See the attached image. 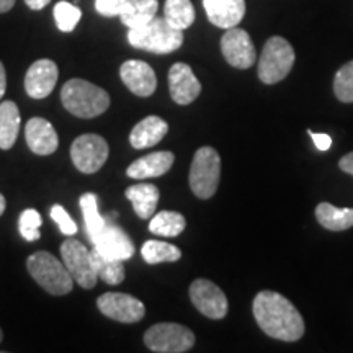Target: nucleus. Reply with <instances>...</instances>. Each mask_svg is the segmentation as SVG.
Listing matches in <instances>:
<instances>
[{"instance_id": "nucleus-1", "label": "nucleus", "mask_w": 353, "mask_h": 353, "mask_svg": "<svg viewBox=\"0 0 353 353\" xmlns=\"http://www.w3.org/2000/svg\"><path fill=\"white\" fill-rule=\"evenodd\" d=\"M259 327L268 337L281 342H296L304 334V321L293 303L276 291H260L252 304Z\"/></svg>"}, {"instance_id": "nucleus-2", "label": "nucleus", "mask_w": 353, "mask_h": 353, "mask_svg": "<svg viewBox=\"0 0 353 353\" xmlns=\"http://www.w3.org/2000/svg\"><path fill=\"white\" fill-rule=\"evenodd\" d=\"M61 101L70 114L77 118H95L110 107L107 90L83 79H70L61 88Z\"/></svg>"}, {"instance_id": "nucleus-3", "label": "nucleus", "mask_w": 353, "mask_h": 353, "mask_svg": "<svg viewBox=\"0 0 353 353\" xmlns=\"http://www.w3.org/2000/svg\"><path fill=\"white\" fill-rule=\"evenodd\" d=\"M128 41L136 50L154 54H169L183 44V32L172 26L165 19L154 17L149 23L130 30Z\"/></svg>"}, {"instance_id": "nucleus-4", "label": "nucleus", "mask_w": 353, "mask_h": 353, "mask_svg": "<svg viewBox=\"0 0 353 353\" xmlns=\"http://www.w3.org/2000/svg\"><path fill=\"white\" fill-rule=\"evenodd\" d=\"M26 268L33 280L52 296H64L72 291L74 278L61 260L50 252H34L26 260Z\"/></svg>"}, {"instance_id": "nucleus-5", "label": "nucleus", "mask_w": 353, "mask_h": 353, "mask_svg": "<svg viewBox=\"0 0 353 353\" xmlns=\"http://www.w3.org/2000/svg\"><path fill=\"white\" fill-rule=\"evenodd\" d=\"M221 176V157L216 149L205 145L195 152L190 167V188L201 200L216 193Z\"/></svg>"}, {"instance_id": "nucleus-6", "label": "nucleus", "mask_w": 353, "mask_h": 353, "mask_svg": "<svg viewBox=\"0 0 353 353\" xmlns=\"http://www.w3.org/2000/svg\"><path fill=\"white\" fill-rule=\"evenodd\" d=\"M294 65L293 46L281 37H273L265 43L259 59V79L267 85L276 83L288 76Z\"/></svg>"}, {"instance_id": "nucleus-7", "label": "nucleus", "mask_w": 353, "mask_h": 353, "mask_svg": "<svg viewBox=\"0 0 353 353\" xmlns=\"http://www.w3.org/2000/svg\"><path fill=\"white\" fill-rule=\"evenodd\" d=\"M144 343L157 353H183L195 345V334L175 322H161L145 330Z\"/></svg>"}, {"instance_id": "nucleus-8", "label": "nucleus", "mask_w": 353, "mask_h": 353, "mask_svg": "<svg viewBox=\"0 0 353 353\" xmlns=\"http://www.w3.org/2000/svg\"><path fill=\"white\" fill-rule=\"evenodd\" d=\"M108 143L99 134H82L70 145V159L82 174H95L108 159Z\"/></svg>"}, {"instance_id": "nucleus-9", "label": "nucleus", "mask_w": 353, "mask_h": 353, "mask_svg": "<svg viewBox=\"0 0 353 353\" xmlns=\"http://www.w3.org/2000/svg\"><path fill=\"white\" fill-rule=\"evenodd\" d=\"M61 255H63L64 265L68 268L74 281L83 290L95 288L99 276H97L94 262H92L90 250L82 242L76 239H68L61 245Z\"/></svg>"}, {"instance_id": "nucleus-10", "label": "nucleus", "mask_w": 353, "mask_h": 353, "mask_svg": "<svg viewBox=\"0 0 353 353\" xmlns=\"http://www.w3.org/2000/svg\"><path fill=\"white\" fill-rule=\"evenodd\" d=\"M190 299L193 306L210 319H223L228 314V298L213 281L198 278L190 285Z\"/></svg>"}, {"instance_id": "nucleus-11", "label": "nucleus", "mask_w": 353, "mask_h": 353, "mask_svg": "<svg viewBox=\"0 0 353 353\" xmlns=\"http://www.w3.org/2000/svg\"><path fill=\"white\" fill-rule=\"evenodd\" d=\"M221 51L224 59L236 69H249L257 61V51L252 38L245 30L232 26L221 38Z\"/></svg>"}, {"instance_id": "nucleus-12", "label": "nucleus", "mask_w": 353, "mask_h": 353, "mask_svg": "<svg viewBox=\"0 0 353 353\" xmlns=\"http://www.w3.org/2000/svg\"><path fill=\"white\" fill-rule=\"evenodd\" d=\"M97 306L103 316L110 319L134 324L145 316V306L138 298L126 293H105L97 299Z\"/></svg>"}, {"instance_id": "nucleus-13", "label": "nucleus", "mask_w": 353, "mask_h": 353, "mask_svg": "<svg viewBox=\"0 0 353 353\" xmlns=\"http://www.w3.org/2000/svg\"><path fill=\"white\" fill-rule=\"evenodd\" d=\"M92 241H94L97 252L107 259L125 262L134 255V244L131 237L121 228L113 226V224H107Z\"/></svg>"}, {"instance_id": "nucleus-14", "label": "nucleus", "mask_w": 353, "mask_h": 353, "mask_svg": "<svg viewBox=\"0 0 353 353\" xmlns=\"http://www.w3.org/2000/svg\"><path fill=\"white\" fill-rule=\"evenodd\" d=\"M59 69L54 61L38 59L37 63L30 65L28 72L25 76V90L32 99L43 100L54 90Z\"/></svg>"}, {"instance_id": "nucleus-15", "label": "nucleus", "mask_w": 353, "mask_h": 353, "mask_svg": "<svg viewBox=\"0 0 353 353\" xmlns=\"http://www.w3.org/2000/svg\"><path fill=\"white\" fill-rule=\"evenodd\" d=\"M120 77L125 85L138 97H151L157 88L154 69L144 61L130 59L121 64Z\"/></svg>"}, {"instance_id": "nucleus-16", "label": "nucleus", "mask_w": 353, "mask_h": 353, "mask_svg": "<svg viewBox=\"0 0 353 353\" xmlns=\"http://www.w3.org/2000/svg\"><path fill=\"white\" fill-rule=\"evenodd\" d=\"M169 90L175 103L190 105L201 94V83L188 64L176 63L169 70Z\"/></svg>"}, {"instance_id": "nucleus-17", "label": "nucleus", "mask_w": 353, "mask_h": 353, "mask_svg": "<svg viewBox=\"0 0 353 353\" xmlns=\"http://www.w3.org/2000/svg\"><path fill=\"white\" fill-rule=\"evenodd\" d=\"M25 138L30 151L38 156H50L59 148V136H57L54 126L39 117H34L26 123Z\"/></svg>"}, {"instance_id": "nucleus-18", "label": "nucleus", "mask_w": 353, "mask_h": 353, "mask_svg": "<svg viewBox=\"0 0 353 353\" xmlns=\"http://www.w3.org/2000/svg\"><path fill=\"white\" fill-rule=\"evenodd\" d=\"M208 20L218 28L237 26L245 15V0H203Z\"/></svg>"}, {"instance_id": "nucleus-19", "label": "nucleus", "mask_w": 353, "mask_h": 353, "mask_svg": "<svg viewBox=\"0 0 353 353\" xmlns=\"http://www.w3.org/2000/svg\"><path fill=\"white\" fill-rule=\"evenodd\" d=\"M175 156L170 151H159L138 159L126 169V175L134 180L156 179L167 174L174 165Z\"/></svg>"}, {"instance_id": "nucleus-20", "label": "nucleus", "mask_w": 353, "mask_h": 353, "mask_svg": "<svg viewBox=\"0 0 353 353\" xmlns=\"http://www.w3.org/2000/svg\"><path fill=\"white\" fill-rule=\"evenodd\" d=\"M167 132H169V125L161 117L151 114L132 128L130 143L134 149H148L161 143Z\"/></svg>"}, {"instance_id": "nucleus-21", "label": "nucleus", "mask_w": 353, "mask_h": 353, "mask_svg": "<svg viewBox=\"0 0 353 353\" xmlns=\"http://www.w3.org/2000/svg\"><path fill=\"white\" fill-rule=\"evenodd\" d=\"M125 195L132 203L134 213L141 219H149L154 216L159 203V188L152 183H138L126 188Z\"/></svg>"}, {"instance_id": "nucleus-22", "label": "nucleus", "mask_w": 353, "mask_h": 353, "mask_svg": "<svg viewBox=\"0 0 353 353\" xmlns=\"http://www.w3.org/2000/svg\"><path fill=\"white\" fill-rule=\"evenodd\" d=\"M20 110L17 103L6 100L0 103V149L8 151L17 143L20 132Z\"/></svg>"}, {"instance_id": "nucleus-23", "label": "nucleus", "mask_w": 353, "mask_h": 353, "mask_svg": "<svg viewBox=\"0 0 353 353\" xmlns=\"http://www.w3.org/2000/svg\"><path fill=\"white\" fill-rule=\"evenodd\" d=\"M157 0H128V3L120 13L121 23L128 28H139L149 23L154 17H157Z\"/></svg>"}, {"instance_id": "nucleus-24", "label": "nucleus", "mask_w": 353, "mask_h": 353, "mask_svg": "<svg viewBox=\"0 0 353 353\" xmlns=\"http://www.w3.org/2000/svg\"><path fill=\"white\" fill-rule=\"evenodd\" d=\"M316 218L322 228L329 231H347L353 228V208H335L330 203H319Z\"/></svg>"}, {"instance_id": "nucleus-25", "label": "nucleus", "mask_w": 353, "mask_h": 353, "mask_svg": "<svg viewBox=\"0 0 353 353\" xmlns=\"http://www.w3.org/2000/svg\"><path fill=\"white\" fill-rule=\"evenodd\" d=\"M185 226H187V221L183 214L176 213V211H161L152 216L151 223H149V231L156 236L176 237L183 232Z\"/></svg>"}, {"instance_id": "nucleus-26", "label": "nucleus", "mask_w": 353, "mask_h": 353, "mask_svg": "<svg viewBox=\"0 0 353 353\" xmlns=\"http://www.w3.org/2000/svg\"><path fill=\"white\" fill-rule=\"evenodd\" d=\"M90 255L99 280H103L108 285H120L125 280V265L121 260L107 259L95 249L90 250Z\"/></svg>"}, {"instance_id": "nucleus-27", "label": "nucleus", "mask_w": 353, "mask_h": 353, "mask_svg": "<svg viewBox=\"0 0 353 353\" xmlns=\"http://www.w3.org/2000/svg\"><path fill=\"white\" fill-rule=\"evenodd\" d=\"M141 254H143L144 262L149 265L176 262L182 257V250L179 247L164 241H145Z\"/></svg>"}, {"instance_id": "nucleus-28", "label": "nucleus", "mask_w": 353, "mask_h": 353, "mask_svg": "<svg viewBox=\"0 0 353 353\" xmlns=\"http://www.w3.org/2000/svg\"><path fill=\"white\" fill-rule=\"evenodd\" d=\"M164 19L176 30H187L195 21V8L190 0H165Z\"/></svg>"}, {"instance_id": "nucleus-29", "label": "nucleus", "mask_w": 353, "mask_h": 353, "mask_svg": "<svg viewBox=\"0 0 353 353\" xmlns=\"http://www.w3.org/2000/svg\"><path fill=\"white\" fill-rule=\"evenodd\" d=\"M79 203H81V210L83 214V221H85L88 237L94 239L97 234L107 226V221L103 219V216L99 211V196L95 193H83Z\"/></svg>"}, {"instance_id": "nucleus-30", "label": "nucleus", "mask_w": 353, "mask_h": 353, "mask_svg": "<svg viewBox=\"0 0 353 353\" xmlns=\"http://www.w3.org/2000/svg\"><path fill=\"white\" fill-rule=\"evenodd\" d=\"M82 12L81 8L74 6V3L65 2V0H61V2L56 3L54 7V20L57 28L64 33H70L74 28H76L79 21H81Z\"/></svg>"}, {"instance_id": "nucleus-31", "label": "nucleus", "mask_w": 353, "mask_h": 353, "mask_svg": "<svg viewBox=\"0 0 353 353\" xmlns=\"http://www.w3.org/2000/svg\"><path fill=\"white\" fill-rule=\"evenodd\" d=\"M334 92L343 103H353V61L337 70L334 79Z\"/></svg>"}, {"instance_id": "nucleus-32", "label": "nucleus", "mask_w": 353, "mask_h": 353, "mask_svg": "<svg viewBox=\"0 0 353 353\" xmlns=\"http://www.w3.org/2000/svg\"><path fill=\"white\" fill-rule=\"evenodd\" d=\"M43 219L41 214L38 213L37 210L30 208L25 210L23 213L20 214L19 219V231L25 241L34 242L41 237V232H39V228H41Z\"/></svg>"}, {"instance_id": "nucleus-33", "label": "nucleus", "mask_w": 353, "mask_h": 353, "mask_svg": "<svg viewBox=\"0 0 353 353\" xmlns=\"http://www.w3.org/2000/svg\"><path fill=\"white\" fill-rule=\"evenodd\" d=\"M51 219L59 226V231L64 234V236H74L77 234V224L76 221L70 218L68 211L64 210V206L54 205L51 208Z\"/></svg>"}, {"instance_id": "nucleus-34", "label": "nucleus", "mask_w": 353, "mask_h": 353, "mask_svg": "<svg viewBox=\"0 0 353 353\" xmlns=\"http://www.w3.org/2000/svg\"><path fill=\"white\" fill-rule=\"evenodd\" d=\"M126 3L128 0H95V8L100 15L113 19V17H120Z\"/></svg>"}, {"instance_id": "nucleus-35", "label": "nucleus", "mask_w": 353, "mask_h": 353, "mask_svg": "<svg viewBox=\"0 0 353 353\" xmlns=\"http://www.w3.org/2000/svg\"><path fill=\"white\" fill-rule=\"evenodd\" d=\"M309 136L312 138V143L316 144V148L319 149L321 152H325L329 151L330 145H332V138H330L329 134H325V132H314L311 130H307Z\"/></svg>"}, {"instance_id": "nucleus-36", "label": "nucleus", "mask_w": 353, "mask_h": 353, "mask_svg": "<svg viewBox=\"0 0 353 353\" xmlns=\"http://www.w3.org/2000/svg\"><path fill=\"white\" fill-rule=\"evenodd\" d=\"M339 167H341V170L345 172V174L353 175V152L343 156L341 159V162H339Z\"/></svg>"}, {"instance_id": "nucleus-37", "label": "nucleus", "mask_w": 353, "mask_h": 353, "mask_svg": "<svg viewBox=\"0 0 353 353\" xmlns=\"http://www.w3.org/2000/svg\"><path fill=\"white\" fill-rule=\"evenodd\" d=\"M25 3L32 8V10H43L48 3H51V0H25Z\"/></svg>"}, {"instance_id": "nucleus-38", "label": "nucleus", "mask_w": 353, "mask_h": 353, "mask_svg": "<svg viewBox=\"0 0 353 353\" xmlns=\"http://www.w3.org/2000/svg\"><path fill=\"white\" fill-rule=\"evenodd\" d=\"M6 90H7V72H6V68H3V64L0 63V99L6 95Z\"/></svg>"}, {"instance_id": "nucleus-39", "label": "nucleus", "mask_w": 353, "mask_h": 353, "mask_svg": "<svg viewBox=\"0 0 353 353\" xmlns=\"http://www.w3.org/2000/svg\"><path fill=\"white\" fill-rule=\"evenodd\" d=\"M13 6H15V0H0V13L12 10Z\"/></svg>"}, {"instance_id": "nucleus-40", "label": "nucleus", "mask_w": 353, "mask_h": 353, "mask_svg": "<svg viewBox=\"0 0 353 353\" xmlns=\"http://www.w3.org/2000/svg\"><path fill=\"white\" fill-rule=\"evenodd\" d=\"M6 206H7V201H6V196L0 193V216L3 214V211H6Z\"/></svg>"}, {"instance_id": "nucleus-41", "label": "nucleus", "mask_w": 353, "mask_h": 353, "mask_svg": "<svg viewBox=\"0 0 353 353\" xmlns=\"http://www.w3.org/2000/svg\"><path fill=\"white\" fill-rule=\"evenodd\" d=\"M2 339H3V334H2V329H0V342H2Z\"/></svg>"}]
</instances>
